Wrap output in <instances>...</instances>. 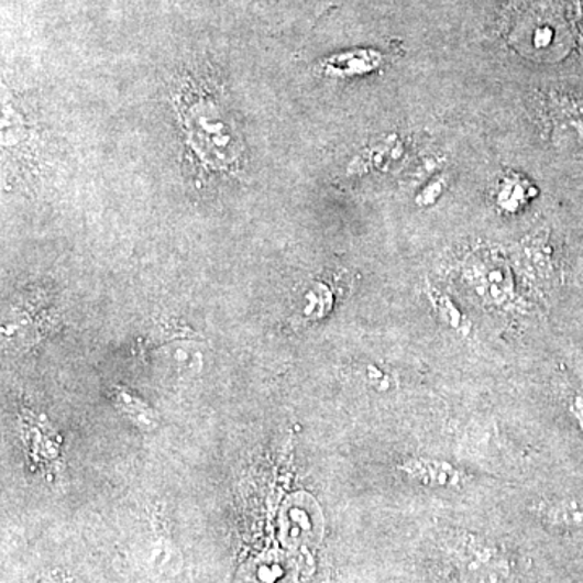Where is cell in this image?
Returning a JSON list of instances; mask_svg holds the SVG:
<instances>
[{
  "label": "cell",
  "mask_w": 583,
  "mask_h": 583,
  "mask_svg": "<svg viewBox=\"0 0 583 583\" xmlns=\"http://www.w3.org/2000/svg\"><path fill=\"white\" fill-rule=\"evenodd\" d=\"M551 524L562 528H583V503L568 501L558 504L550 513Z\"/></svg>",
  "instance_id": "277c9868"
},
{
  "label": "cell",
  "mask_w": 583,
  "mask_h": 583,
  "mask_svg": "<svg viewBox=\"0 0 583 583\" xmlns=\"http://www.w3.org/2000/svg\"><path fill=\"white\" fill-rule=\"evenodd\" d=\"M439 191H441V184L435 182L433 185L427 188V190L421 194V200L425 205L433 204L435 200L439 197Z\"/></svg>",
  "instance_id": "8992f818"
},
{
  "label": "cell",
  "mask_w": 583,
  "mask_h": 583,
  "mask_svg": "<svg viewBox=\"0 0 583 583\" xmlns=\"http://www.w3.org/2000/svg\"><path fill=\"white\" fill-rule=\"evenodd\" d=\"M572 411H574L575 417H578V420L581 421V425L583 428V399L582 397H579V399L575 400L574 407H572Z\"/></svg>",
  "instance_id": "52a82bcc"
},
{
  "label": "cell",
  "mask_w": 583,
  "mask_h": 583,
  "mask_svg": "<svg viewBox=\"0 0 583 583\" xmlns=\"http://www.w3.org/2000/svg\"><path fill=\"white\" fill-rule=\"evenodd\" d=\"M378 62L380 56L373 51H355L329 58L326 67L334 75H355L373 70Z\"/></svg>",
  "instance_id": "3957f363"
},
{
  "label": "cell",
  "mask_w": 583,
  "mask_h": 583,
  "mask_svg": "<svg viewBox=\"0 0 583 583\" xmlns=\"http://www.w3.org/2000/svg\"><path fill=\"white\" fill-rule=\"evenodd\" d=\"M527 187L528 184L522 180L507 178L499 191V205L509 211H517L528 200Z\"/></svg>",
  "instance_id": "5b68a950"
},
{
  "label": "cell",
  "mask_w": 583,
  "mask_h": 583,
  "mask_svg": "<svg viewBox=\"0 0 583 583\" xmlns=\"http://www.w3.org/2000/svg\"><path fill=\"white\" fill-rule=\"evenodd\" d=\"M321 530L322 519L318 504L308 495L292 497L283 513L284 538L290 544L317 543Z\"/></svg>",
  "instance_id": "7a4b0ae2"
},
{
  "label": "cell",
  "mask_w": 583,
  "mask_h": 583,
  "mask_svg": "<svg viewBox=\"0 0 583 583\" xmlns=\"http://www.w3.org/2000/svg\"><path fill=\"white\" fill-rule=\"evenodd\" d=\"M182 114L188 145L205 167L221 173L239 169L243 156L242 136L218 99L201 92L185 102Z\"/></svg>",
  "instance_id": "6da1fadb"
}]
</instances>
